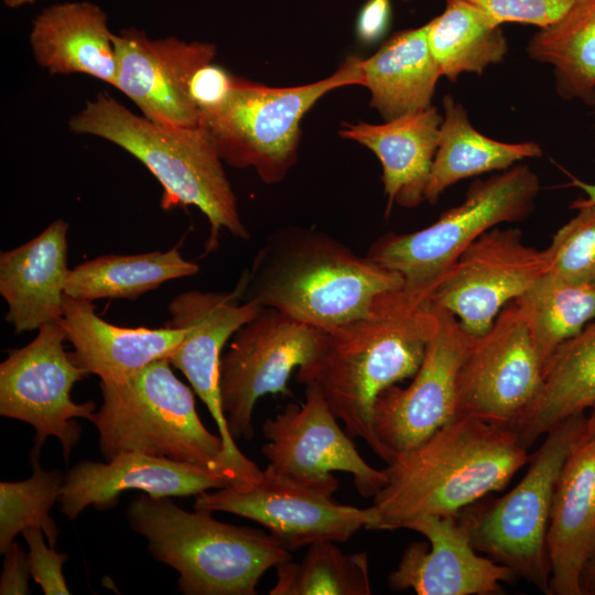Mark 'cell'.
<instances>
[{
  "label": "cell",
  "instance_id": "6da1fadb",
  "mask_svg": "<svg viewBox=\"0 0 595 595\" xmlns=\"http://www.w3.org/2000/svg\"><path fill=\"white\" fill-rule=\"evenodd\" d=\"M439 326L435 306L403 288L378 296L367 314L325 331L317 355L296 381L315 386L350 437L363 439L386 463L372 415L386 388L412 378Z\"/></svg>",
  "mask_w": 595,
  "mask_h": 595
},
{
  "label": "cell",
  "instance_id": "7a4b0ae2",
  "mask_svg": "<svg viewBox=\"0 0 595 595\" xmlns=\"http://www.w3.org/2000/svg\"><path fill=\"white\" fill-rule=\"evenodd\" d=\"M530 454L507 426L456 414L419 445L397 453L374 496L370 530H396L421 516H455L504 489Z\"/></svg>",
  "mask_w": 595,
  "mask_h": 595
},
{
  "label": "cell",
  "instance_id": "3957f363",
  "mask_svg": "<svg viewBox=\"0 0 595 595\" xmlns=\"http://www.w3.org/2000/svg\"><path fill=\"white\" fill-rule=\"evenodd\" d=\"M244 301L328 331L369 312L403 278L314 229H280L267 238L238 282Z\"/></svg>",
  "mask_w": 595,
  "mask_h": 595
},
{
  "label": "cell",
  "instance_id": "277c9868",
  "mask_svg": "<svg viewBox=\"0 0 595 595\" xmlns=\"http://www.w3.org/2000/svg\"><path fill=\"white\" fill-rule=\"evenodd\" d=\"M68 128L112 142L138 159L163 187L162 208L197 207L209 223L206 251L217 248L221 229L250 238L223 161L202 127L159 123L99 93L68 120Z\"/></svg>",
  "mask_w": 595,
  "mask_h": 595
},
{
  "label": "cell",
  "instance_id": "5b68a950",
  "mask_svg": "<svg viewBox=\"0 0 595 595\" xmlns=\"http://www.w3.org/2000/svg\"><path fill=\"white\" fill-rule=\"evenodd\" d=\"M126 517L151 555L178 573L185 595H255L268 570L292 559L270 533L221 522L207 509L187 511L170 497L141 493Z\"/></svg>",
  "mask_w": 595,
  "mask_h": 595
},
{
  "label": "cell",
  "instance_id": "8992f818",
  "mask_svg": "<svg viewBox=\"0 0 595 595\" xmlns=\"http://www.w3.org/2000/svg\"><path fill=\"white\" fill-rule=\"evenodd\" d=\"M172 367L169 358H163L123 380L100 381L102 402L89 421L97 429L105 461L137 452L227 469L237 478L226 459L220 435L205 428L193 391Z\"/></svg>",
  "mask_w": 595,
  "mask_h": 595
},
{
  "label": "cell",
  "instance_id": "52a82bcc",
  "mask_svg": "<svg viewBox=\"0 0 595 595\" xmlns=\"http://www.w3.org/2000/svg\"><path fill=\"white\" fill-rule=\"evenodd\" d=\"M361 61L348 57L331 76L295 87H269L234 76L225 97L201 113L198 126L221 161L253 167L264 183H278L296 162L302 117L328 91L363 85Z\"/></svg>",
  "mask_w": 595,
  "mask_h": 595
},
{
  "label": "cell",
  "instance_id": "ba28073f",
  "mask_svg": "<svg viewBox=\"0 0 595 595\" xmlns=\"http://www.w3.org/2000/svg\"><path fill=\"white\" fill-rule=\"evenodd\" d=\"M586 414L569 418L551 429L530 454L528 470L506 495L485 498L462 509L457 517L470 542L518 577L550 595L547 533L561 472L581 441Z\"/></svg>",
  "mask_w": 595,
  "mask_h": 595
},
{
  "label": "cell",
  "instance_id": "9c48e42d",
  "mask_svg": "<svg viewBox=\"0 0 595 595\" xmlns=\"http://www.w3.org/2000/svg\"><path fill=\"white\" fill-rule=\"evenodd\" d=\"M540 192L537 173L524 163L474 181L458 206L432 225L409 234L389 232L368 249L372 261L398 272L403 290L428 299L461 253L479 236L504 223L524 219Z\"/></svg>",
  "mask_w": 595,
  "mask_h": 595
},
{
  "label": "cell",
  "instance_id": "30bf717a",
  "mask_svg": "<svg viewBox=\"0 0 595 595\" xmlns=\"http://www.w3.org/2000/svg\"><path fill=\"white\" fill-rule=\"evenodd\" d=\"M337 488V479L304 484L266 466L260 479L245 488L228 486L196 495L194 508L250 519L292 551L318 541L345 542L376 524L379 515L374 505L342 504L333 498Z\"/></svg>",
  "mask_w": 595,
  "mask_h": 595
},
{
  "label": "cell",
  "instance_id": "8fae6325",
  "mask_svg": "<svg viewBox=\"0 0 595 595\" xmlns=\"http://www.w3.org/2000/svg\"><path fill=\"white\" fill-rule=\"evenodd\" d=\"M325 331L263 307L231 338L220 360V396L230 435L252 440L253 410L266 394H290L294 369L320 351Z\"/></svg>",
  "mask_w": 595,
  "mask_h": 595
},
{
  "label": "cell",
  "instance_id": "7c38bea8",
  "mask_svg": "<svg viewBox=\"0 0 595 595\" xmlns=\"http://www.w3.org/2000/svg\"><path fill=\"white\" fill-rule=\"evenodd\" d=\"M37 331L32 342L10 350L0 364V415L32 425L36 446L56 437L68 459L83 431L76 419L89 420L96 405L72 399L73 386L88 374L65 351L60 321Z\"/></svg>",
  "mask_w": 595,
  "mask_h": 595
},
{
  "label": "cell",
  "instance_id": "4fadbf2b",
  "mask_svg": "<svg viewBox=\"0 0 595 595\" xmlns=\"http://www.w3.org/2000/svg\"><path fill=\"white\" fill-rule=\"evenodd\" d=\"M544 370L513 302L474 337L456 379V414L508 426L538 398Z\"/></svg>",
  "mask_w": 595,
  "mask_h": 595
},
{
  "label": "cell",
  "instance_id": "5bb4252c",
  "mask_svg": "<svg viewBox=\"0 0 595 595\" xmlns=\"http://www.w3.org/2000/svg\"><path fill=\"white\" fill-rule=\"evenodd\" d=\"M547 271L544 250L526 245L520 229L494 227L461 253L429 300L452 313L468 335L479 337Z\"/></svg>",
  "mask_w": 595,
  "mask_h": 595
},
{
  "label": "cell",
  "instance_id": "9a60e30c",
  "mask_svg": "<svg viewBox=\"0 0 595 595\" xmlns=\"http://www.w3.org/2000/svg\"><path fill=\"white\" fill-rule=\"evenodd\" d=\"M266 443L261 453L273 472L304 484L336 480L333 472L353 476L363 497H374L387 483L383 469L369 465L353 437L338 424L322 392L305 386L302 405L289 403L262 425Z\"/></svg>",
  "mask_w": 595,
  "mask_h": 595
},
{
  "label": "cell",
  "instance_id": "2e32d148",
  "mask_svg": "<svg viewBox=\"0 0 595 595\" xmlns=\"http://www.w3.org/2000/svg\"><path fill=\"white\" fill-rule=\"evenodd\" d=\"M435 309L439 326L411 383L386 388L375 402L374 432L390 461L425 441L456 413L457 374L474 337L452 313Z\"/></svg>",
  "mask_w": 595,
  "mask_h": 595
},
{
  "label": "cell",
  "instance_id": "e0dca14e",
  "mask_svg": "<svg viewBox=\"0 0 595 595\" xmlns=\"http://www.w3.org/2000/svg\"><path fill=\"white\" fill-rule=\"evenodd\" d=\"M263 307L244 301L238 283L229 293L190 290L169 303L170 320L165 325L183 328L184 338L171 354V365L183 372L194 392L204 402L215 421L224 444L226 459L244 468L250 459L230 435L220 396L221 351L230 337Z\"/></svg>",
  "mask_w": 595,
  "mask_h": 595
},
{
  "label": "cell",
  "instance_id": "ac0fdd59",
  "mask_svg": "<svg viewBox=\"0 0 595 595\" xmlns=\"http://www.w3.org/2000/svg\"><path fill=\"white\" fill-rule=\"evenodd\" d=\"M118 60L116 87L145 118L171 126L196 127L199 112L190 96L193 75L212 63L216 46L173 36L150 39L125 29L113 33Z\"/></svg>",
  "mask_w": 595,
  "mask_h": 595
},
{
  "label": "cell",
  "instance_id": "d6986e66",
  "mask_svg": "<svg viewBox=\"0 0 595 595\" xmlns=\"http://www.w3.org/2000/svg\"><path fill=\"white\" fill-rule=\"evenodd\" d=\"M402 529L413 530L428 542L409 544L388 585L394 592L418 595H499L502 583L517 575L489 556L478 555L467 528L455 516H421Z\"/></svg>",
  "mask_w": 595,
  "mask_h": 595
},
{
  "label": "cell",
  "instance_id": "ffe728a7",
  "mask_svg": "<svg viewBox=\"0 0 595 595\" xmlns=\"http://www.w3.org/2000/svg\"><path fill=\"white\" fill-rule=\"evenodd\" d=\"M228 486H238L230 470L126 452L105 463L80 461L74 465L65 474L60 502L62 513L73 521L89 506L113 507L125 490L171 498Z\"/></svg>",
  "mask_w": 595,
  "mask_h": 595
},
{
  "label": "cell",
  "instance_id": "44dd1931",
  "mask_svg": "<svg viewBox=\"0 0 595 595\" xmlns=\"http://www.w3.org/2000/svg\"><path fill=\"white\" fill-rule=\"evenodd\" d=\"M68 225L57 219L30 241L0 255V294L6 321L17 334L39 329L63 316Z\"/></svg>",
  "mask_w": 595,
  "mask_h": 595
},
{
  "label": "cell",
  "instance_id": "7402d4cb",
  "mask_svg": "<svg viewBox=\"0 0 595 595\" xmlns=\"http://www.w3.org/2000/svg\"><path fill=\"white\" fill-rule=\"evenodd\" d=\"M550 595H582L581 575L595 553V441H580L553 496L547 533Z\"/></svg>",
  "mask_w": 595,
  "mask_h": 595
},
{
  "label": "cell",
  "instance_id": "603a6c76",
  "mask_svg": "<svg viewBox=\"0 0 595 595\" xmlns=\"http://www.w3.org/2000/svg\"><path fill=\"white\" fill-rule=\"evenodd\" d=\"M60 323L75 363L102 382L123 380L151 363L169 358L182 343L183 328L121 327L102 320L91 301L65 295Z\"/></svg>",
  "mask_w": 595,
  "mask_h": 595
},
{
  "label": "cell",
  "instance_id": "cb8c5ba5",
  "mask_svg": "<svg viewBox=\"0 0 595 595\" xmlns=\"http://www.w3.org/2000/svg\"><path fill=\"white\" fill-rule=\"evenodd\" d=\"M30 45L50 75L84 74L116 87L118 60L106 12L88 1L54 3L32 22Z\"/></svg>",
  "mask_w": 595,
  "mask_h": 595
},
{
  "label": "cell",
  "instance_id": "d4e9b609",
  "mask_svg": "<svg viewBox=\"0 0 595 595\" xmlns=\"http://www.w3.org/2000/svg\"><path fill=\"white\" fill-rule=\"evenodd\" d=\"M442 121L443 116L431 106L382 125H347L339 134L367 147L379 159L388 208L393 203L413 208L425 201Z\"/></svg>",
  "mask_w": 595,
  "mask_h": 595
},
{
  "label": "cell",
  "instance_id": "484cf974",
  "mask_svg": "<svg viewBox=\"0 0 595 595\" xmlns=\"http://www.w3.org/2000/svg\"><path fill=\"white\" fill-rule=\"evenodd\" d=\"M371 106L386 121L431 107L441 68L429 44V24L392 35L361 61Z\"/></svg>",
  "mask_w": 595,
  "mask_h": 595
},
{
  "label": "cell",
  "instance_id": "4316f807",
  "mask_svg": "<svg viewBox=\"0 0 595 595\" xmlns=\"http://www.w3.org/2000/svg\"><path fill=\"white\" fill-rule=\"evenodd\" d=\"M595 405V318L562 344L544 369L542 390L509 428L529 448L564 420Z\"/></svg>",
  "mask_w": 595,
  "mask_h": 595
},
{
  "label": "cell",
  "instance_id": "83f0119b",
  "mask_svg": "<svg viewBox=\"0 0 595 595\" xmlns=\"http://www.w3.org/2000/svg\"><path fill=\"white\" fill-rule=\"evenodd\" d=\"M444 116L425 201L435 204L456 182L493 171H505L529 158L542 155L537 142L507 143L488 138L470 123L465 108L453 96L443 97Z\"/></svg>",
  "mask_w": 595,
  "mask_h": 595
},
{
  "label": "cell",
  "instance_id": "f1b7e54d",
  "mask_svg": "<svg viewBox=\"0 0 595 595\" xmlns=\"http://www.w3.org/2000/svg\"><path fill=\"white\" fill-rule=\"evenodd\" d=\"M527 54L553 67L562 99L595 107V0H574L560 19L531 36Z\"/></svg>",
  "mask_w": 595,
  "mask_h": 595
},
{
  "label": "cell",
  "instance_id": "f546056e",
  "mask_svg": "<svg viewBox=\"0 0 595 595\" xmlns=\"http://www.w3.org/2000/svg\"><path fill=\"white\" fill-rule=\"evenodd\" d=\"M198 271L199 266L184 259L177 247L137 255H104L69 269L65 295L91 302L136 299L164 282Z\"/></svg>",
  "mask_w": 595,
  "mask_h": 595
},
{
  "label": "cell",
  "instance_id": "4dcf8cb0",
  "mask_svg": "<svg viewBox=\"0 0 595 595\" xmlns=\"http://www.w3.org/2000/svg\"><path fill=\"white\" fill-rule=\"evenodd\" d=\"M428 24L431 51L452 83L463 73L482 75L508 52L501 23L468 0H447L443 13Z\"/></svg>",
  "mask_w": 595,
  "mask_h": 595
},
{
  "label": "cell",
  "instance_id": "1f68e13d",
  "mask_svg": "<svg viewBox=\"0 0 595 595\" xmlns=\"http://www.w3.org/2000/svg\"><path fill=\"white\" fill-rule=\"evenodd\" d=\"M512 302L530 331L543 370L558 348L595 318V285L573 283L550 271Z\"/></svg>",
  "mask_w": 595,
  "mask_h": 595
},
{
  "label": "cell",
  "instance_id": "d6a6232c",
  "mask_svg": "<svg viewBox=\"0 0 595 595\" xmlns=\"http://www.w3.org/2000/svg\"><path fill=\"white\" fill-rule=\"evenodd\" d=\"M274 569L270 595L371 594L368 553H346L334 541L315 542L302 560L290 559Z\"/></svg>",
  "mask_w": 595,
  "mask_h": 595
},
{
  "label": "cell",
  "instance_id": "836d02e7",
  "mask_svg": "<svg viewBox=\"0 0 595 595\" xmlns=\"http://www.w3.org/2000/svg\"><path fill=\"white\" fill-rule=\"evenodd\" d=\"M40 446L30 454L32 475L20 482L0 483V553L4 554L18 533L28 528L43 530L48 545L55 547L58 527L50 516L61 498L65 475L61 470H45L40 464Z\"/></svg>",
  "mask_w": 595,
  "mask_h": 595
},
{
  "label": "cell",
  "instance_id": "e575fe53",
  "mask_svg": "<svg viewBox=\"0 0 595 595\" xmlns=\"http://www.w3.org/2000/svg\"><path fill=\"white\" fill-rule=\"evenodd\" d=\"M575 209L544 249L548 271L573 283L595 285V205Z\"/></svg>",
  "mask_w": 595,
  "mask_h": 595
},
{
  "label": "cell",
  "instance_id": "d590c367",
  "mask_svg": "<svg viewBox=\"0 0 595 595\" xmlns=\"http://www.w3.org/2000/svg\"><path fill=\"white\" fill-rule=\"evenodd\" d=\"M29 547V565L32 578L45 595L71 594L63 574L66 553L55 551V547L46 545L44 532L40 528H28L22 532Z\"/></svg>",
  "mask_w": 595,
  "mask_h": 595
},
{
  "label": "cell",
  "instance_id": "8d00e7d4",
  "mask_svg": "<svg viewBox=\"0 0 595 595\" xmlns=\"http://www.w3.org/2000/svg\"><path fill=\"white\" fill-rule=\"evenodd\" d=\"M485 12L505 22H518L544 28L570 8L574 0H468Z\"/></svg>",
  "mask_w": 595,
  "mask_h": 595
},
{
  "label": "cell",
  "instance_id": "74e56055",
  "mask_svg": "<svg viewBox=\"0 0 595 595\" xmlns=\"http://www.w3.org/2000/svg\"><path fill=\"white\" fill-rule=\"evenodd\" d=\"M234 76L213 62L201 67L190 83V96L199 116L217 105L230 88Z\"/></svg>",
  "mask_w": 595,
  "mask_h": 595
},
{
  "label": "cell",
  "instance_id": "f35d334b",
  "mask_svg": "<svg viewBox=\"0 0 595 595\" xmlns=\"http://www.w3.org/2000/svg\"><path fill=\"white\" fill-rule=\"evenodd\" d=\"M3 570L0 577L1 595H24L30 592L29 577L31 576L28 554L24 549L13 542L3 554Z\"/></svg>",
  "mask_w": 595,
  "mask_h": 595
},
{
  "label": "cell",
  "instance_id": "ab89813d",
  "mask_svg": "<svg viewBox=\"0 0 595 595\" xmlns=\"http://www.w3.org/2000/svg\"><path fill=\"white\" fill-rule=\"evenodd\" d=\"M388 17V0H369L361 10L357 31L365 41H372L379 36L385 28Z\"/></svg>",
  "mask_w": 595,
  "mask_h": 595
},
{
  "label": "cell",
  "instance_id": "60d3db41",
  "mask_svg": "<svg viewBox=\"0 0 595 595\" xmlns=\"http://www.w3.org/2000/svg\"><path fill=\"white\" fill-rule=\"evenodd\" d=\"M595 116V108H594ZM595 127V121H594ZM571 185L581 188L585 193V197L574 199L570 207L575 209L580 206L595 205V184L586 183L576 177H572Z\"/></svg>",
  "mask_w": 595,
  "mask_h": 595
},
{
  "label": "cell",
  "instance_id": "b9f144b4",
  "mask_svg": "<svg viewBox=\"0 0 595 595\" xmlns=\"http://www.w3.org/2000/svg\"><path fill=\"white\" fill-rule=\"evenodd\" d=\"M580 583L582 595H595V553L585 564Z\"/></svg>",
  "mask_w": 595,
  "mask_h": 595
},
{
  "label": "cell",
  "instance_id": "7bdbcfd3",
  "mask_svg": "<svg viewBox=\"0 0 595 595\" xmlns=\"http://www.w3.org/2000/svg\"><path fill=\"white\" fill-rule=\"evenodd\" d=\"M582 441H595V405L589 409V414L586 415V422Z\"/></svg>",
  "mask_w": 595,
  "mask_h": 595
},
{
  "label": "cell",
  "instance_id": "ee69618b",
  "mask_svg": "<svg viewBox=\"0 0 595 595\" xmlns=\"http://www.w3.org/2000/svg\"><path fill=\"white\" fill-rule=\"evenodd\" d=\"M36 0H3V3L11 9H15L25 4H32Z\"/></svg>",
  "mask_w": 595,
  "mask_h": 595
}]
</instances>
